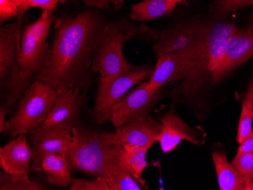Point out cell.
I'll return each mask as SVG.
<instances>
[{
	"mask_svg": "<svg viewBox=\"0 0 253 190\" xmlns=\"http://www.w3.org/2000/svg\"><path fill=\"white\" fill-rule=\"evenodd\" d=\"M253 114L251 111L242 104V109L239 120L238 130H237V141L239 144L242 143L247 137L253 132Z\"/></svg>",
	"mask_w": 253,
	"mask_h": 190,
	"instance_id": "25",
	"label": "cell"
},
{
	"mask_svg": "<svg viewBox=\"0 0 253 190\" xmlns=\"http://www.w3.org/2000/svg\"><path fill=\"white\" fill-rule=\"evenodd\" d=\"M56 96L57 91L52 86L35 80L20 99L2 133L15 138L41 127L50 113Z\"/></svg>",
	"mask_w": 253,
	"mask_h": 190,
	"instance_id": "4",
	"label": "cell"
},
{
	"mask_svg": "<svg viewBox=\"0 0 253 190\" xmlns=\"http://www.w3.org/2000/svg\"><path fill=\"white\" fill-rule=\"evenodd\" d=\"M73 127L72 124L62 122L52 126L41 125L27 134L32 151L31 171H42V161L45 156L55 154L67 155Z\"/></svg>",
	"mask_w": 253,
	"mask_h": 190,
	"instance_id": "9",
	"label": "cell"
},
{
	"mask_svg": "<svg viewBox=\"0 0 253 190\" xmlns=\"http://www.w3.org/2000/svg\"><path fill=\"white\" fill-rule=\"evenodd\" d=\"M32 161V151L28 135L21 134L0 148V166L5 174L28 176Z\"/></svg>",
	"mask_w": 253,
	"mask_h": 190,
	"instance_id": "17",
	"label": "cell"
},
{
	"mask_svg": "<svg viewBox=\"0 0 253 190\" xmlns=\"http://www.w3.org/2000/svg\"><path fill=\"white\" fill-rule=\"evenodd\" d=\"M245 190H253V181H246Z\"/></svg>",
	"mask_w": 253,
	"mask_h": 190,
	"instance_id": "35",
	"label": "cell"
},
{
	"mask_svg": "<svg viewBox=\"0 0 253 190\" xmlns=\"http://www.w3.org/2000/svg\"><path fill=\"white\" fill-rule=\"evenodd\" d=\"M174 1L176 2V3H179V2H183V1H184V0H174Z\"/></svg>",
	"mask_w": 253,
	"mask_h": 190,
	"instance_id": "38",
	"label": "cell"
},
{
	"mask_svg": "<svg viewBox=\"0 0 253 190\" xmlns=\"http://www.w3.org/2000/svg\"><path fill=\"white\" fill-rule=\"evenodd\" d=\"M15 5L18 7L20 12V18L24 15V14L30 8L28 0H11Z\"/></svg>",
	"mask_w": 253,
	"mask_h": 190,
	"instance_id": "33",
	"label": "cell"
},
{
	"mask_svg": "<svg viewBox=\"0 0 253 190\" xmlns=\"http://www.w3.org/2000/svg\"><path fill=\"white\" fill-rule=\"evenodd\" d=\"M124 1L125 0H113L112 3L115 4V5H120V4L123 3Z\"/></svg>",
	"mask_w": 253,
	"mask_h": 190,
	"instance_id": "37",
	"label": "cell"
},
{
	"mask_svg": "<svg viewBox=\"0 0 253 190\" xmlns=\"http://www.w3.org/2000/svg\"><path fill=\"white\" fill-rule=\"evenodd\" d=\"M56 91L53 107L42 125H55L62 122L78 125L86 102L84 92L78 88H59Z\"/></svg>",
	"mask_w": 253,
	"mask_h": 190,
	"instance_id": "15",
	"label": "cell"
},
{
	"mask_svg": "<svg viewBox=\"0 0 253 190\" xmlns=\"http://www.w3.org/2000/svg\"><path fill=\"white\" fill-rule=\"evenodd\" d=\"M243 99V104L245 105L253 114V78L250 80Z\"/></svg>",
	"mask_w": 253,
	"mask_h": 190,
	"instance_id": "31",
	"label": "cell"
},
{
	"mask_svg": "<svg viewBox=\"0 0 253 190\" xmlns=\"http://www.w3.org/2000/svg\"><path fill=\"white\" fill-rule=\"evenodd\" d=\"M247 5H253V0H214V12L222 17Z\"/></svg>",
	"mask_w": 253,
	"mask_h": 190,
	"instance_id": "24",
	"label": "cell"
},
{
	"mask_svg": "<svg viewBox=\"0 0 253 190\" xmlns=\"http://www.w3.org/2000/svg\"><path fill=\"white\" fill-rule=\"evenodd\" d=\"M163 99L162 88L153 90L149 80L126 92L114 105L110 120L116 128L140 117L149 115L152 109Z\"/></svg>",
	"mask_w": 253,
	"mask_h": 190,
	"instance_id": "10",
	"label": "cell"
},
{
	"mask_svg": "<svg viewBox=\"0 0 253 190\" xmlns=\"http://www.w3.org/2000/svg\"><path fill=\"white\" fill-rule=\"evenodd\" d=\"M133 34V31L125 32L119 22L106 24L95 49L92 72L110 79L131 69L133 65L125 59L123 46Z\"/></svg>",
	"mask_w": 253,
	"mask_h": 190,
	"instance_id": "7",
	"label": "cell"
},
{
	"mask_svg": "<svg viewBox=\"0 0 253 190\" xmlns=\"http://www.w3.org/2000/svg\"><path fill=\"white\" fill-rule=\"evenodd\" d=\"M124 150L116 133L74 126L67 158L73 171L93 177H101L112 163L122 164Z\"/></svg>",
	"mask_w": 253,
	"mask_h": 190,
	"instance_id": "2",
	"label": "cell"
},
{
	"mask_svg": "<svg viewBox=\"0 0 253 190\" xmlns=\"http://www.w3.org/2000/svg\"><path fill=\"white\" fill-rule=\"evenodd\" d=\"M253 181V168L251 172L250 173L248 176L245 178V182L246 181Z\"/></svg>",
	"mask_w": 253,
	"mask_h": 190,
	"instance_id": "36",
	"label": "cell"
},
{
	"mask_svg": "<svg viewBox=\"0 0 253 190\" xmlns=\"http://www.w3.org/2000/svg\"><path fill=\"white\" fill-rule=\"evenodd\" d=\"M160 122L163 124V130L158 142L164 153L173 151L182 141H187L196 146L203 143L200 132L189 126L174 111H169L161 116Z\"/></svg>",
	"mask_w": 253,
	"mask_h": 190,
	"instance_id": "14",
	"label": "cell"
},
{
	"mask_svg": "<svg viewBox=\"0 0 253 190\" xmlns=\"http://www.w3.org/2000/svg\"><path fill=\"white\" fill-rule=\"evenodd\" d=\"M253 152V132L240 143L237 153H247Z\"/></svg>",
	"mask_w": 253,
	"mask_h": 190,
	"instance_id": "32",
	"label": "cell"
},
{
	"mask_svg": "<svg viewBox=\"0 0 253 190\" xmlns=\"http://www.w3.org/2000/svg\"><path fill=\"white\" fill-rule=\"evenodd\" d=\"M52 12L44 10L34 23L21 31L18 65L21 80L28 86L41 70L49 48L48 37L53 22Z\"/></svg>",
	"mask_w": 253,
	"mask_h": 190,
	"instance_id": "6",
	"label": "cell"
},
{
	"mask_svg": "<svg viewBox=\"0 0 253 190\" xmlns=\"http://www.w3.org/2000/svg\"><path fill=\"white\" fill-rule=\"evenodd\" d=\"M21 31V18L0 29V82L5 94L2 105L8 109L19 101L28 87L21 80L18 65Z\"/></svg>",
	"mask_w": 253,
	"mask_h": 190,
	"instance_id": "5",
	"label": "cell"
},
{
	"mask_svg": "<svg viewBox=\"0 0 253 190\" xmlns=\"http://www.w3.org/2000/svg\"><path fill=\"white\" fill-rule=\"evenodd\" d=\"M200 42L201 39L196 46L159 57L153 74L149 78V87L156 90L163 88L166 83L182 80L197 62Z\"/></svg>",
	"mask_w": 253,
	"mask_h": 190,
	"instance_id": "11",
	"label": "cell"
},
{
	"mask_svg": "<svg viewBox=\"0 0 253 190\" xmlns=\"http://www.w3.org/2000/svg\"><path fill=\"white\" fill-rule=\"evenodd\" d=\"M72 167L66 156L49 154L42 161V171L46 181L57 187H69L73 181Z\"/></svg>",
	"mask_w": 253,
	"mask_h": 190,
	"instance_id": "18",
	"label": "cell"
},
{
	"mask_svg": "<svg viewBox=\"0 0 253 190\" xmlns=\"http://www.w3.org/2000/svg\"><path fill=\"white\" fill-rule=\"evenodd\" d=\"M70 190H110L106 179L96 177L93 181L84 178H73Z\"/></svg>",
	"mask_w": 253,
	"mask_h": 190,
	"instance_id": "26",
	"label": "cell"
},
{
	"mask_svg": "<svg viewBox=\"0 0 253 190\" xmlns=\"http://www.w3.org/2000/svg\"><path fill=\"white\" fill-rule=\"evenodd\" d=\"M62 0H28L30 8H39L42 11L46 10L49 12H52L56 8L57 5L59 2H62Z\"/></svg>",
	"mask_w": 253,
	"mask_h": 190,
	"instance_id": "29",
	"label": "cell"
},
{
	"mask_svg": "<svg viewBox=\"0 0 253 190\" xmlns=\"http://www.w3.org/2000/svg\"><path fill=\"white\" fill-rule=\"evenodd\" d=\"M205 23L192 21L165 30L161 33L154 52L158 58L196 46L203 36Z\"/></svg>",
	"mask_w": 253,
	"mask_h": 190,
	"instance_id": "13",
	"label": "cell"
},
{
	"mask_svg": "<svg viewBox=\"0 0 253 190\" xmlns=\"http://www.w3.org/2000/svg\"></svg>",
	"mask_w": 253,
	"mask_h": 190,
	"instance_id": "39",
	"label": "cell"
},
{
	"mask_svg": "<svg viewBox=\"0 0 253 190\" xmlns=\"http://www.w3.org/2000/svg\"><path fill=\"white\" fill-rule=\"evenodd\" d=\"M163 124L151 114L140 117L116 128L122 147H136L149 150L159 141Z\"/></svg>",
	"mask_w": 253,
	"mask_h": 190,
	"instance_id": "16",
	"label": "cell"
},
{
	"mask_svg": "<svg viewBox=\"0 0 253 190\" xmlns=\"http://www.w3.org/2000/svg\"><path fill=\"white\" fill-rule=\"evenodd\" d=\"M211 158L220 190H245V178L229 162L225 153L214 152L211 153Z\"/></svg>",
	"mask_w": 253,
	"mask_h": 190,
	"instance_id": "19",
	"label": "cell"
},
{
	"mask_svg": "<svg viewBox=\"0 0 253 190\" xmlns=\"http://www.w3.org/2000/svg\"><path fill=\"white\" fill-rule=\"evenodd\" d=\"M177 4L174 0H144L132 7L130 17L136 21H151L169 15Z\"/></svg>",
	"mask_w": 253,
	"mask_h": 190,
	"instance_id": "20",
	"label": "cell"
},
{
	"mask_svg": "<svg viewBox=\"0 0 253 190\" xmlns=\"http://www.w3.org/2000/svg\"><path fill=\"white\" fill-rule=\"evenodd\" d=\"M253 57V27L237 28L227 42L221 62L211 74V81L216 84L234 69Z\"/></svg>",
	"mask_w": 253,
	"mask_h": 190,
	"instance_id": "12",
	"label": "cell"
},
{
	"mask_svg": "<svg viewBox=\"0 0 253 190\" xmlns=\"http://www.w3.org/2000/svg\"><path fill=\"white\" fill-rule=\"evenodd\" d=\"M231 164L235 167L239 174L246 178L253 168V152L237 153Z\"/></svg>",
	"mask_w": 253,
	"mask_h": 190,
	"instance_id": "27",
	"label": "cell"
},
{
	"mask_svg": "<svg viewBox=\"0 0 253 190\" xmlns=\"http://www.w3.org/2000/svg\"><path fill=\"white\" fill-rule=\"evenodd\" d=\"M20 18L18 7L11 0H0V23L1 25L12 18Z\"/></svg>",
	"mask_w": 253,
	"mask_h": 190,
	"instance_id": "28",
	"label": "cell"
},
{
	"mask_svg": "<svg viewBox=\"0 0 253 190\" xmlns=\"http://www.w3.org/2000/svg\"><path fill=\"white\" fill-rule=\"evenodd\" d=\"M8 113H9V109L2 105L0 107V132L2 133H3L4 130H5L7 121V120H5V117H6L7 114Z\"/></svg>",
	"mask_w": 253,
	"mask_h": 190,
	"instance_id": "34",
	"label": "cell"
},
{
	"mask_svg": "<svg viewBox=\"0 0 253 190\" xmlns=\"http://www.w3.org/2000/svg\"><path fill=\"white\" fill-rule=\"evenodd\" d=\"M122 166L140 183L142 187L147 190L146 181L143 178V171L149 165L146 161V154L149 150L136 147H125Z\"/></svg>",
	"mask_w": 253,
	"mask_h": 190,
	"instance_id": "22",
	"label": "cell"
},
{
	"mask_svg": "<svg viewBox=\"0 0 253 190\" xmlns=\"http://www.w3.org/2000/svg\"><path fill=\"white\" fill-rule=\"evenodd\" d=\"M101 177L106 179L110 190H143L140 183L119 163L108 164Z\"/></svg>",
	"mask_w": 253,
	"mask_h": 190,
	"instance_id": "21",
	"label": "cell"
},
{
	"mask_svg": "<svg viewBox=\"0 0 253 190\" xmlns=\"http://www.w3.org/2000/svg\"><path fill=\"white\" fill-rule=\"evenodd\" d=\"M106 22L95 11L55 21V32L45 60L35 80L57 90L78 88L86 92L90 85L95 49Z\"/></svg>",
	"mask_w": 253,
	"mask_h": 190,
	"instance_id": "1",
	"label": "cell"
},
{
	"mask_svg": "<svg viewBox=\"0 0 253 190\" xmlns=\"http://www.w3.org/2000/svg\"><path fill=\"white\" fill-rule=\"evenodd\" d=\"M68 1H73V0H62V3L68 2ZM86 5L92 7V8L104 9L109 7V4L113 2V0H82Z\"/></svg>",
	"mask_w": 253,
	"mask_h": 190,
	"instance_id": "30",
	"label": "cell"
},
{
	"mask_svg": "<svg viewBox=\"0 0 253 190\" xmlns=\"http://www.w3.org/2000/svg\"><path fill=\"white\" fill-rule=\"evenodd\" d=\"M237 28L227 21H210L205 23L197 62L182 79L180 86L173 91L174 96L194 97L203 89L217 68L225 52L227 42Z\"/></svg>",
	"mask_w": 253,
	"mask_h": 190,
	"instance_id": "3",
	"label": "cell"
},
{
	"mask_svg": "<svg viewBox=\"0 0 253 190\" xmlns=\"http://www.w3.org/2000/svg\"><path fill=\"white\" fill-rule=\"evenodd\" d=\"M48 187L39 181H32L28 176H13L0 173V190H46Z\"/></svg>",
	"mask_w": 253,
	"mask_h": 190,
	"instance_id": "23",
	"label": "cell"
},
{
	"mask_svg": "<svg viewBox=\"0 0 253 190\" xmlns=\"http://www.w3.org/2000/svg\"><path fill=\"white\" fill-rule=\"evenodd\" d=\"M153 69L151 65H133L127 72L116 77H100L92 113L95 123L101 125L110 120L114 105L133 86L150 77Z\"/></svg>",
	"mask_w": 253,
	"mask_h": 190,
	"instance_id": "8",
	"label": "cell"
}]
</instances>
